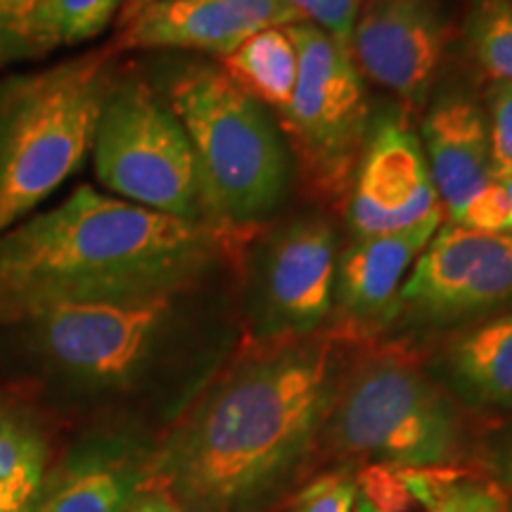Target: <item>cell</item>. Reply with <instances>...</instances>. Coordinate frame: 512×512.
I'll return each mask as SVG.
<instances>
[{"instance_id":"1","label":"cell","mask_w":512,"mask_h":512,"mask_svg":"<svg viewBox=\"0 0 512 512\" xmlns=\"http://www.w3.org/2000/svg\"><path fill=\"white\" fill-rule=\"evenodd\" d=\"M339 328L249 342L211 373L147 458L181 512H266L320 456L356 358Z\"/></svg>"},{"instance_id":"2","label":"cell","mask_w":512,"mask_h":512,"mask_svg":"<svg viewBox=\"0 0 512 512\" xmlns=\"http://www.w3.org/2000/svg\"><path fill=\"white\" fill-rule=\"evenodd\" d=\"M249 238L81 185L0 233V328L57 304L200 290Z\"/></svg>"},{"instance_id":"3","label":"cell","mask_w":512,"mask_h":512,"mask_svg":"<svg viewBox=\"0 0 512 512\" xmlns=\"http://www.w3.org/2000/svg\"><path fill=\"white\" fill-rule=\"evenodd\" d=\"M150 81L190 140L204 219L252 235L290 192L294 162L283 128L219 62L169 60Z\"/></svg>"},{"instance_id":"4","label":"cell","mask_w":512,"mask_h":512,"mask_svg":"<svg viewBox=\"0 0 512 512\" xmlns=\"http://www.w3.org/2000/svg\"><path fill=\"white\" fill-rule=\"evenodd\" d=\"M470 451L465 408L403 349L356 354L320 453L339 467L456 470Z\"/></svg>"},{"instance_id":"5","label":"cell","mask_w":512,"mask_h":512,"mask_svg":"<svg viewBox=\"0 0 512 512\" xmlns=\"http://www.w3.org/2000/svg\"><path fill=\"white\" fill-rule=\"evenodd\" d=\"M117 50L0 79V233L29 219L93 152Z\"/></svg>"},{"instance_id":"6","label":"cell","mask_w":512,"mask_h":512,"mask_svg":"<svg viewBox=\"0 0 512 512\" xmlns=\"http://www.w3.org/2000/svg\"><path fill=\"white\" fill-rule=\"evenodd\" d=\"M200 290L121 302L57 304L3 325L57 380L88 394L143 387L190 323Z\"/></svg>"},{"instance_id":"7","label":"cell","mask_w":512,"mask_h":512,"mask_svg":"<svg viewBox=\"0 0 512 512\" xmlns=\"http://www.w3.org/2000/svg\"><path fill=\"white\" fill-rule=\"evenodd\" d=\"M91 157L95 176L110 195L207 223L190 140L152 81L140 72L114 74Z\"/></svg>"},{"instance_id":"8","label":"cell","mask_w":512,"mask_h":512,"mask_svg":"<svg viewBox=\"0 0 512 512\" xmlns=\"http://www.w3.org/2000/svg\"><path fill=\"white\" fill-rule=\"evenodd\" d=\"M297 46V86L280 117L283 136L311 190L347 200L373 110L349 48L306 22L287 24Z\"/></svg>"},{"instance_id":"9","label":"cell","mask_w":512,"mask_h":512,"mask_svg":"<svg viewBox=\"0 0 512 512\" xmlns=\"http://www.w3.org/2000/svg\"><path fill=\"white\" fill-rule=\"evenodd\" d=\"M252 238L245 278L249 342L306 337L328 328L339 259L335 226L320 214H302Z\"/></svg>"},{"instance_id":"10","label":"cell","mask_w":512,"mask_h":512,"mask_svg":"<svg viewBox=\"0 0 512 512\" xmlns=\"http://www.w3.org/2000/svg\"><path fill=\"white\" fill-rule=\"evenodd\" d=\"M505 309H512V233L441 223L408 273L399 318L418 328H465Z\"/></svg>"},{"instance_id":"11","label":"cell","mask_w":512,"mask_h":512,"mask_svg":"<svg viewBox=\"0 0 512 512\" xmlns=\"http://www.w3.org/2000/svg\"><path fill=\"white\" fill-rule=\"evenodd\" d=\"M444 211L408 112L377 110L347 192L351 238L399 233Z\"/></svg>"},{"instance_id":"12","label":"cell","mask_w":512,"mask_h":512,"mask_svg":"<svg viewBox=\"0 0 512 512\" xmlns=\"http://www.w3.org/2000/svg\"><path fill=\"white\" fill-rule=\"evenodd\" d=\"M446 41L444 12L434 0H361L349 53L361 76L411 112L430 100Z\"/></svg>"},{"instance_id":"13","label":"cell","mask_w":512,"mask_h":512,"mask_svg":"<svg viewBox=\"0 0 512 512\" xmlns=\"http://www.w3.org/2000/svg\"><path fill=\"white\" fill-rule=\"evenodd\" d=\"M297 24L280 0H152L121 17L114 50L202 53L216 60L268 27Z\"/></svg>"},{"instance_id":"14","label":"cell","mask_w":512,"mask_h":512,"mask_svg":"<svg viewBox=\"0 0 512 512\" xmlns=\"http://www.w3.org/2000/svg\"><path fill=\"white\" fill-rule=\"evenodd\" d=\"M444 219V211H437L399 233L351 238L337 259L335 328L361 339L392 325L408 273Z\"/></svg>"},{"instance_id":"15","label":"cell","mask_w":512,"mask_h":512,"mask_svg":"<svg viewBox=\"0 0 512 512\" xmlns=\"http://www.w3.org/2000/svg\"><path fill=\"white\" fill-rule=\"evenodd\" d=\"M418 138L444 216L491 181L484 107L463 88H448L427 100Z\"/></svg>"},{"instance_id":"16","label":"cell","mask_w":512,"mask_h":512,"mask_svg":"<svg viewBox=\"0 0 512 512\" xmlns=\"http://www.w3.org/2000/svg\"><path fill=\"white\" fill-rule=\"evenodd\" d=\"M152 448L126 437H102L43 477L24 512H124L147 486Z\"/></svg>"},{"instance_id":"17","label":"cell","mask_w":512,"mask_h":512,"mask_svg":"<svg viewBox=\"0 0 512 512\" xmlns=\"http://www.w3.org/2000/svg\"><path fill=\"white\" fill-rule=\"evenodd\" d=\"M430 373L463 408L512 413V309L460 328Z\"/></svg>"},{"instance_id":"18","label":"cell","mask_w":512,"mask_h":512,"mask_svg":"<svg viewBox=\"0 0 512 512\" xmlns=\"http://www.w3.org/2000/svg\"><path fill=\"white\" fill-rule=\"evenodd\" d=\"M219 67L249 98L283 117L297 86V46L287 27H268L249 36Z\"/></svg>"},{"instance_id":"19","label":"cell","mask_w":512,"mask_h":512,"mask_svg":"<svg viewBox=\"0 0 512 512\" xmlns=\"http://www.w3.org/2000/svg\"><path fill=\"white\" fill-rule=\"evenodd\" d=\"M48 439L15 403L0 401V486L38 491L48 467Z\"/></svg>"},{"instance_id":"20","label":"cell","mask_w":512,"mask_h":512,"mask_svg":"<svg viewBox=\"0 0 512 512\" xmlns=\"http://www.w3.org/2000/svg\"><path fill=\"white\" fill-rule=\"evenodd\" d=\"M465 46L491 83H512V0H470Z\"/></svg>"},{"instance_id":"21","label":"cell","mask_w":512,"mask_h":512,"mask_svg":"<svg viewBox=\"0 0 512 512\" xmlns=\"http://www.w3.org/2000/svg\"><path fill=\"white\" fill-rule=\"evenodd\" d=\"M50 0H0V69L53 53Z\"/></svg>"},{"instance_id":"22","label":"cell","mask_w":512,"mask_h":512,"mask_svg":"<svg viewBox=\"0 0 512 512\" xmlns=\"http://www.w3.org/2000/svg\"><path fill=\"white\" fill-rule=\"evenodd\" d=\"M119 8L121 0H50L48 29L53 50L100 36Z\"/></svg>"},{"instance_id":"23","label":"cell","mask_w":512,"mask_h":512,"mask_svg":"<svg viewBox=\"0 0 512 512\" xmlns=\"http://www.w3.org/2000/svg\"><path fill=\"white\" fill-rule=\"evenodd\" d=\"M446 221L460 228L477 230V233H512V202L508 190L501 181L491 178L453 214H448Z\"/></svg>"},{"instance_id":"24","label":"cell","mask_w":512,"mask_h":512,"mask_svg":"<svg viewBox=\"0 0 512 512\" xmlns=\"http://www.w3.org/2000/svg\"><path fill=\"white\" fill-rule=\"evenodd\" d=\"M425 512H505V498L498 486L451 470L439 484Z\"/></svg>"},{"instance_id":"25","label":"cell","mask_w":512,"mask_h":512,"mask_svg":"<svg viewBox=\"0 0 512 512\" xmlns=\"http://www.w3.org/2000/svg\"><path fill=\"white\" fill-rule=\"evenodd\" d=\"M489 126V171L494 181L512 176V83H491L486 91Z\"/></svg>"},{"instance_id":"26","label":"cell","mask_w":512,"mask_h":512,"mask_svg":"<svg viewBox=\"0 0 512 512\" xmlns=\"http://www.w3.org/2000/svg\"><path fill=\"white\" fill-rule=\"evenodd\" d=\"M354 501L356 470L337 467L304 484L292 498L290 512H354Z\"/></svg>"},{"instance_id":"27","label":"cell","mask_w":512,"mask_h":512,"mask_svg":"<svg viewBox=\"0 0 512 512\" xmlns=\"http://www.w3.org/2000/svg\"><path fill=\"white\" fill-rule=\"evenodd\" d=\"M280 3L294 12L297 22L318 27L349 48L361 0H280Z\"/></svg>"},{"instance_id":"28","label":"cell","mask_w":512,"mask_h":512,"mask_svg":"<svg viewBox=\"0 0 512 512\" xmlns=\"http://www.w3.org/2000/svg\"><path fill=\"white\" fill-rule=\"evenodd\" d=\"M489 465L498 479V489L512 496V430L503 434L501 441L491 448Z\"/></svg>"},{"instance_id":"29","label":"cell","mask_w":512,"mask_h":512,"mask_svg":"<svg viewBox=\"0 0 512 512\" xmlns=\"http://www.w3.org/2000/svg\"><path fill=\"white\" fill-rule=\"evenodd\" d=\"M124 512H181L178 505L155 486H145Z\"/></svg>"},{"instance_id":"30","label":"cell","mask_w":512,"mask_h":512,"mask_svg":"<svg viewBox=\"0 0 512 512\" xmlns=\"http://www.w3.org/2000/svg\"><path fill=\"white\" fill-rule=\"evenodd\" d=\"M36 491L22 486H0V512H24L29 508Z\"/></svg>"},{"instance_id":"31","label":"cell","mask_w":512,"mask_h":512,"mask_svg":"<svg viewBox=\"0 0 512 512\" xmlns=\"http://www.w3.org/2000/svg\"><path fill=\"white\" fill-rule=\"evenodd\" d=\"M354 512H387L384 508H380L375 501H370V498L363 494V491H358L356 486V501H354Z\"/></svg>"},{"instance_id":"32","label":"cell","mask_w":512,"mask_h":512,"mask_svg":"<svg viewBox=\"0 0 512 512\" xmlns=\"http://www.w3.org/2000/svg\"><path fill=\"white\" fill-rule=\"evenodd\" d=\"M147 3H152V0H126V5H124V15H121V17L131 15V12L140 10V8H143V5H147Z\"/></svg>"},{"instance_id":"33","label":"cell","mask_w":512,"mask_h":512,"mask_svg":"<svg viewBox=\"0 0 512 512\" xmlns=\"http://www.w3.org/2000/svg\"><path fill=\"white\" fill-rule=\"evenodd\" d=\"M503 185H505V190H508V195H510V202H512V176H508V178H503L501 181Z\"/></svg>"},{"instance_id":"34","label":"cell","mask_w":512,"mask_h":512,"mask_svg":"<svg viewBox=\"0 0 512 512\" xmlns=\"http://www.w3.org/2000/svg\"><path fill=\"white\" fill-rule=\"evenodd\" d=\"M505 512H512V503H505Z\"/></svg>"}]
</instances>
